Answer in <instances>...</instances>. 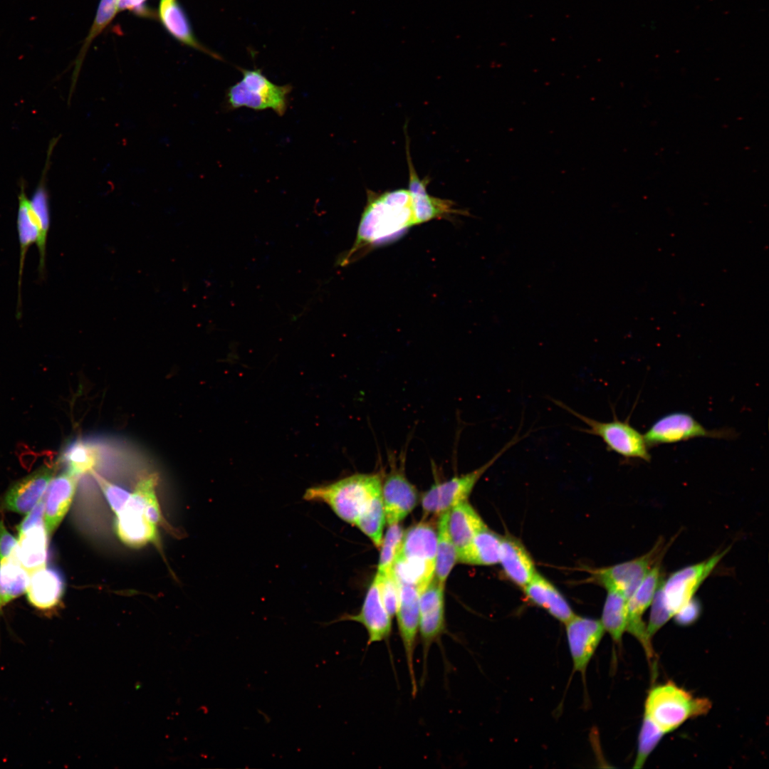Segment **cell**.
I'll return each instance as SVG.
<instances>
[{"label":"cell","instance_id":"obj_16","mask_svg":"<svg viewBox=\"0 0 769 769\" xmlns=\"http://www.w3.org/2000/svg\"><path fill=\"white\" fill-rule=\"evenodd\" d=\"M400 585L399 602L396 612L398 631L409 674L412 695L417 692L414 657L419 623V592L409 585Z\"/></svg>","mask_w":769,"mask_h":769},{"label":"cell","instance_id":"obj_12","mask_svg":"<svg viewBox=\"0 0 769 769\" xmlns=\"http://www.w3.org/2000/svg\"><path fill=\"white\" fill-rule=\"evenodd\" d=\"M444 586L435 577L419 594V633L422 646L423 676L426 675L429 652L446 631Z\"/></svg>","mask_w":769,"mask_h":769},{"label":"cell","instance_id":"obj_20","mask_svg":"<svg viewBox=\"0 0 769 769\" xmlns=\"http://www.w3.org/2000/svg\"><path fill=\"white\" fill-rule=\"evenodd\" d=\"M53 476L52 467L42 466L18 481L6 493L4 508L20 514L31 511L41 500Z\"/></svg>","mask_w":769,"mask_h":769},{"label":"cell","instance_id":"obj_4","mask_svg":"<svg viewBox=\"0 0 769 769\" xmlns=\"http://www.w3.org/2000/svg\"><path fill=\"white\" fill-rule=\"evenodd\" d=\"M711 706L707 699L694 697L675 684L667 682L649 691L644 716L666 733L691 718L706 714Z\"/></svg>","mask_w":769,"mask_h":769},{"label":"cell","instance_id":"obj_11","mask_svg":"<svg viewBox=\"0 0 769 769\" xmlns=\"http://www.w3.org/2000/svg\"><path fill=\"white\" fill-rule=\"evenodd\" d=\"M666 550V545L660 539L646 554L629 561L597 569L594 572V576L606 590H616L627 600L651 569L661 561Z\"/></svg>","mask_w":769,"mask_h":769},{"label":"cell","instance_id":"obj_5","mask_svg":"<svg viewBox=\"0 0 769 769\" xmlns=\"http://www.w3.org/2000/svg\"><path fill=\"white\" fill-rule=\"evenodd\" d=\"M242 78L229 88L226 103L229 109L243 107L255 110L271 109L279 116L286 112L291 85H279L268 80L260 69L240 68Z\"/></svg>","mask_w":769,"mask_h":769},{"label":"cell","instance_id":"obj_15","mask_svg":"<svg viewBox=\"0 0 769 769\" xmlns=\"http://www.w3.org/2000/svg\"><path fill=\"white\" fill-rule=\"evenodd\" d=\"M564 624L573 669L585 676L605 629L600 620L577 614Z\"/></svg>","mask_w":769,"mask_h":769},{"label":"cell","instance_id":"obj_27","mask_svg":"<svg viewBox=\"0 0 769 769\" xmlns=\"http://www.w3.org/2000/svg\"><path fill=\"white\" fill-rule=\"evenodd\" d=\"M48 534L43 522L19 534L15 556L21 566L31 572L46 566Z\"/></svg>","mask_w":769,"mask_h":769},{"label":"cell","instance_id":"obj_17","mask_svg":"<svg viewBox=\"0 0 769 769\" xmlns=\"http://www.w3.org/2000/svg\"><path fill=\"white\" fill-rule=\"evenodd\" d=\"M405 127L406 154L409 168V190L412 196L419 224L433 219H449L452 215H469L466 210L457 209L454 202L430 195L427 192L428 177L420 179L412 161L409 140Z\"/></svg>","mask_w":769,"mask_h":769},{"label":"cell","instance_id":"obj_41","mask_svg":"<svg viewBox=\"0 0 769 769\" xmlns=\"http://www.w3.org/2000/svg\"><path fill=\"white\" fill-rule=\"evenodd\" d=\"M44 514L43 499H41L36 506L28 512V515L18 525L19 534L26 531L28 528L43 522Z\"/></svg>","mask_w":769,"mask_h":769},{"label":"cell","instance_id":"obj_22","mask_svg":"<svg viewBox=\"0 0 769 769\" xmlns=\"http://www.w3.org/2000/svg\"><path fill=\"white\" fill-rule=\"evenodd\" d=\"M78 478L66 471L50 481L44 505V525L50 536L67 513L75 491Z\"/></svg>","mask_w":769,"mask_h":769},{"label":"cell","instance_id":"obj_10","mask_svg":"<svg viewBox=\"0 0 769 769\" xmlns=\"http://www.w3.org/2000/svg\"><path fill=\"white\" fill-rule=\"evenodd\" d=\"M644 436L648 446L652 448L699 437L730 439L735 438L736 433L731 428L708 429L690 414L675 412L655 421Z\"/></svg>","mask_w":769,"mask_h":769},{"label":"cell","instance_id":"obj_8","mask_svg":"<svg viewBox=\"0 0 769 769\" xmlns=\"http://www.w3.org/2000/svg\"><path fill=\"white\" fill-rule=\"evenodd\" d=\"M523 437L516 435L489 461L474 471L434 483L422 497L424 513L426 516H439L457 503L466 501L485 472Z\"/></svg>","mask_w":769,"mask_h":769},{"label":"cell","instance_id":"obj_18","mask_svg":"<svg viewBox=\"0 0 769 769\" xmlns=\"http://www.w3.org/2000/svg\"><path fill=\"white\" fill-rule=\"evenodd\" d=\"M661 561L655 564L627 600V622L626 632L642 644L649 659L654 657V650L642 616L651 605L661 582Z\"/></svg>","mask_w":769,"mask_h":769},{"label":"cell","instance_id":"obj_13","mask_svg":"<svg viewBox=\"0 0 769 769\" xmlns=\"http://www.w3.org/2000/svg\"><path fill=\"white\" fill-rule=\"evenodd\" d=\"M389 456L390 470L382 483L381 496L386 521L392 525L399 523L412 511L418 501V493L405 476V455L400 456L399 463L395 455Z\"/></svg>","mask_w":769,"mask_h":769},{"label":"cell","instance_id":"obj_1","mask_svg":"<svg viewBox=\"0 0 769 769\" xmlns=\"http://www.w3.org/2000/svg\"><path fill=\"white\" fill-rule=\"evenodd\" d=\"M367 203L352 248L338 263L346 266L373 248L393 241L407 229L420 224L409 189L382 193L367 189Z\"/></svg>","mask_w":769,"mask_h":769},{"label":"cell","instance_id":"obj_23","mask_svg":"<svg viewBox=\"0 0 769 769\" xmlns=\"http://www.w3.org/2000/svg\"><path fill=\"white\" fill-rule=\"evenodd\" d=\"M528 600L565 624L575 614L562 593L549 580L535 572L523 587Z\"/></svg>","mask_w":769,"mask_h":769},{"label":"cell","instance_id":"obj_37","mask_svg":"<svg viewBox=\"0 0 769 769\" xmlns=\"http://www.w3.org/2000/svg\"><path fill=\"white\" fill-rule=\"evenodd\" d=\"M382 603L391 617L395 615L400 595V585L393 571L384 575L376 573Z\"/></svg>","mask_w":769,"mask_h":769},{"label":"cell","instance_id":"obj_40","mask_svg":"<svg viewBox=\"0 0 769 769\" xmlns=\"http://www.w3.org/2000/svg\"><path fill=\"white\" fill-rule=\"evenodd\" d=\"M700 605L691 599L674 617L676 622L682 626H687L694 622L700 615Z\"/></svg>","mask_w":769,"mask_h":769},{"label":"cell","instance_id":"obj_26","mask_svg":"<svg viewBox=\"0 0 769 769\" xmlns=\"http://www.w3.org/2000/svg\"><path fill=\"white\" fill-rule=\"evenodd\" d=\"M159 19L167 31L177 41L217 60L221 56L201 44L195 38L189 21L177 0H160Z\"/></svg>","mask_w":769,"mask_h":769},{"label":"cell","instance_id":"obj_28","mask_svg":"<svg viewBox=\"0 0 769 769\" xmlns=\"http://www.w3.org/2000/svg\"><path fill=\"white\" fill-rule=\"evenodd\" d=\"M501 536L487 525L480 530L470 544L457 556L459 563L493 565L499 563Z\"/></svg>","mask_w":769,"mask_h":769},{"label":"cell","instance_id":"obj_39","mask_svg":"<svg viewBox=\"0 0 769 769\" xmlns=\"http://www.w3.org/2000/svg\"><path fill=\"white\" fill-rule=\"evenodd\" d=\"M18 540L5 527L0 520V562L6 560L14 555Z\"/></svg>","mask_w":769,"mask_h":769},{"label":"cell","instance_id":"obj_2","mask_svg":"<svg viewBox=\"0 0 769 769\" xmlns=\"http://www.w3.org/2000/svg\"><path fill=\"white\" fill-rule=\"evenodd\" d=\"M437 532L422 520L404 532L402 545L392 571L399 584L415 587L421 593L434 577Z\"/></svg>","mask_w":769,"mask_h":769},{"label":"cell","instance_id":"obj_34","mask_svg":"<svg viewBox=\"0 0 769 769\" xmlns=\"http://www.w3.org/2000/svg\"><path fill=\"white\" fill-rule=\"evenodd\" d=\"M385 514L381 494L374 498L360 513L354 525H356L379 548L383 538Z\"/></svg>","mask_w":769,"mask_h":769},{"label":"cell","instance_id":"obj_14","mask_svg":"<svg viewBox=\"0 0 769 769\" xmlns=\"http://www.w3.org/2000/svg\"><path fill=\"white\" fill-rule=\"evenodd\" d=\"M115 516V533L126 545L140 548L158 540L157 525L148 519L145 499L138 489L131 493L129 501Z\"/></svg>","mask_w":769,"mask_h":769},{"label":"cell","instance_id":"obj_6","mask_svg":"<svg viewBox=\"0 0 769 769\" xmlns=\"http://www.w3.org/2000/svg\"><path fill=\"white\" fill-rule=\"evenodd\" d=\"M553 402L585 424L587 427L580 429V431L600 437L608 451L626 459L650 462L652 456L644 434L632 427L628 419L619 420L614 413L612 421L600 422L576 412L560 401Z\"/></svg>","mask_w":769,"mask_h":769},{"label":"cell","instance_id":"obj_25","mask_svg":"<svg viewBox=\"0 0 769 769\" xmlns=\"http://www.w3.org/2000/svg\"><path fill=\"white\" fill-rule=\"evenodd\" d=\"M447 526L458 556L486 525L466 500L449 510Z\"/></svg>","mask_w":769,"mask_h":769},{"label":"cell","instance_id":"obj_30","mask_svg":"<svg viewBox=\"0 0 769 769\" xmlns=\"http://www.w3.org/2000/svg\"><path fill=\"white\" fill-rule=\"evenodd\" d=\"M29 577L15 555L0 562V614L6 605L26 592Z\"/></svg>","mask_w":769,"mask_h":769},{"label":"cell","instance_id":"obj_7","mask_svg":"<svg viewBox=\"0 0 769 769\" xmlns=\"http://www.w3.org/2000/svg\"><path fill=\"white\" fill-rule=\"evenodd\" d=\"M728 550L726 549L716 553L705 560L674 572L665 581L660 582L654 598L663 606L671 617H674L694 598L701 585Z\"/></svg>","mask_w":769,"mask_h":769},{"label":"cell","instance_id":"obj_33","mask_svg":"<svg viewBox=\"0 0 769 769\" xmlns=\"http://www.w3.org/2000/svg\"><path fill=\"white\" fill-rule=\"evenodd\" d=\"M117 11V0H100L90 32L85 38V43L83 45L79 56L75 63V69L72 78L71 89L69 95L70 98H71L72 93L75 88L78 73L87 49L94 38L97 37V36L99 35L112 21Z\"/></svg>","mask_w":769,"mask_h":769},{"label":"cell","instance_id":"obj_9","mask_svg":"<svg viewBox=\"0 0 769 769\" xmlns=\"http://www.w3.org/2000/svg\"><path fill=\"white\" fill-rule=\"evenodd\" d=\"M19 192V206L17 212V232L19 242V268L18 282V300L16 315L20 318L21 306V287L23 272L24 262L29 247L36 244L39 253V275L43 276L46 270V250L48 232L40 217L37 208L31 199L28 198L23 182L20 184Z\"/></svg>","mask_w":769,"mask_h":769},{"label":"cell","instance_id":"obj_21","mask_svg":"<svg viewBox=\"0 0 769 769\" xmlns=\"http://www.w3.org/2000/svg\"><path fill=\"white\" fill-rule=\"evenodd\" d=\"M65 588L62 573L55 567L44 566L31 572L27 600L36 610L50 611L61 602Z\"/></svg>","mask_w":769,"mask_h":769},{"label":"cell","instance_id":"obj_38","mask_svg":"<svg viewBox=\"0 0 769 769\" xmlns=\"http://www.w3.org/2000/svg\"><path fill=\"white\" fill-rule=\"evenodd\" d=\"M95 478L113 512H120L129 501L131 493L122 487L108 481L100 476Z\"/></svg>","mask_w":769,"mask_h":769},{"label":"cell","instance_id":"obj_29","mask_svg":"<svg viewBox=\"0 0 769 769\" xmlns=\"http://www.w3.org/2000/svg\"><path fill=\"white\" fill-rule=\"evenodd\" d=\"M98 452L96 446L90 441L73 439L63 447L59 462L67 471L79 477L93 471L98 463Z\"/></svg>","mask_w":769,"mask_h":769},{"label":"cell","instance_id":"obj_24","mask_svg":"<svg viewBox=\"0 0 769 769\" xmlns=\"http://www.w3.org/2000/svg\"><path fill=\"white\" fill-rule=\"evenodd\" d=\"M499 563L505 575L520 587H524L536 572L530 553L512 536H501Z\"/></svg>","mask_w":769,"mask_h":769},{"label":"cell","instance_id":"obj_35","mask_svg":"<svg viewBox=\"0 0 769 769\" xmlns=\"http://www.w3.org/2000/svg\"><path fill=\"white\" fill-rule=\"evenodd\" d=\"M404 530L399 523L389 525L382 538L377 573L384 575L392 571L396 557L400 550Z\"/></svg>","mask_w":769,"mask_h":769},{"label":"cell","instance_id":"obj_36","mask_svg":"<svg viewBox=\"0 0 769 769\" xmlns=\"http://www.w3.org/2000/svg\"><path fill=\"white\" fill-rule=\"evenodd\" d=\"M664 734L649 718L644 716L638 738V750L634 768L643 767L649 755Z\"/></svg>","mask_w":769,"mask_h":769},{"label":"cell","instance_id":"obj_32","mask_svg":"<svg viewBox=\"0 0 769 769\" xmlns=\"http://www.w3.org/2000/svg\"><path fill=\"white\" fill-rule=\"evenodd\" d=\"M448 511L439 515L434 577L445 584L457 560V552L448 531Z\"/></svg>","mask_w":769,"mask_h":769},{"label":"cell","instance_id":"obj_31","mask_svg":"<svg viewBox=\"0 0 769 769\" xmlns=\"http://www.w3.org/2000/svg\"><path fill=\"white\" fill-rule=\"evenodd\" d=\"M600 621L605 631L610 635L614 642L619 644L626 632L627 622V598L622 593L607 590Z\"/></svg>","mask_w":769,"mask_h":769},{"label":"cell","instance_id":"obj_3","mask_svg":"<svg viewBox=\"0 0 769 769\" xmlns=\"http://www.w3.org/2000/svg\"><path fill=\"white\" fill-rule=\"evenodd\" d=\"M379 474H355L335 482L308 488L303 499L325 503L342 520L355 525L360 513L381 494Z\"/></svg>","mask_w":769,"mask_h":769},{"label":"cell","instance_id":"obj_42","mask_svg":"<svg viewBox=\"0 0 769 769\" xmlns=\"http://www.w3.org/2000/svg\"><path fill=\"white\" fill-rule=\"evenodd\" d=\"M146 0H117V10L122 11L125 9L131 10L142 14L147 13L144 10V4Z\"/></svg>","mask_w":769,"mask_h":769},{"label":"cell","instance_id":"obj_19","mask_svg":"<svg viewBox=\"0 0 769 769\" xmlns=\"http://www.w3.org/2000/svg\"><path fill=\"white\" fill-rule=\"evenodd\" d=\"M392 619L387 612L380 593L378 582L375 577L366 593L358 613L344 614L338 621H353L361 624L367 634V645L387 642L392 632Z\"/></svg>","mask_w":769,"mask_h":769}]
</instances>
